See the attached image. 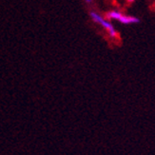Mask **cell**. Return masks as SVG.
Masks as SVG:
<instances>
[{"instance_id":"cell-1","label":"cell","mask_w":155,"mask_h":155,"mask_svg":"<svg viewBox=\"0 0 155 155\" xmlns=\"http://www.w3.org/2000/svg\"><path fill=\"white\" fill-rule=\"evenodd\" d=\"M119 21L122 24H130V23H139L140 19L135 16H130V15H122L119 18Z\"/></svg>"},{"instance_id":"cell-3","label":"cell","mask_w":155,"mask_h":155,"mask_svg":"<svg viewBox=\"0 0 155 155\" xmlns=\"http://www.w3.org/2000/svg\"><path fill=\"white\" fill-rule=\"evenodd\" d=\"M84 1H85L86 3H87V4H91V3H92L93 0H84Z\"/></svg>"},{"instance_id":"cell-4","label":"cell","mask_w":155,"mask_h":155,"mask_svg":"<svg viewBox=\"0 0 155 155\" xmlns=\"http://www.w3.org/2000/svg\"><path fill=\"white\" fill-rule=\"evenodd\" d=\"M134 1H135V0H127V2H130V3H132Z\"/></svg>"},{"instance_id":"cell-2","label":"cell","mask_w":155,"mask_h":155,"mask_svg":"<svg viewBox=\"0 0 155 155\" xmlns=\"http://www.w3.org/2000/svg\"><path fill=\"white\" fill-rule=\"evenodd\" d=\"M123 15L120 12H116V11H111L106 13V17L107 19H116L119 20V18L122 16Z\"/></svg>"}]
</instances>
